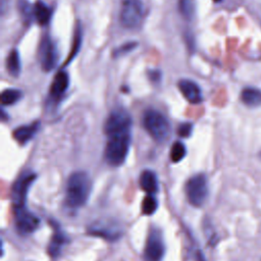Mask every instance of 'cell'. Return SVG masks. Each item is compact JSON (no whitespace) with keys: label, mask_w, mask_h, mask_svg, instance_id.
<instances>
[{"label":"cell","mask_w":261,"mask_h":261,"mask_svg":"<svg viewBox=\"0 0 261 261\" xmlns=\"http://www.w3.org/2000/svg\"><path fill=\"white\" fill-rule=\"evenodd\" d=\"M18 8L27 23L34 19V5H32L28 0H19Z\"/></svg>","instance_id":"24"},{"label":"cell","mask_w":261,"mask_h":261,"mask_svg":"<svg viewBox=\"0 0 261 261\" xmlns=\"http://www.w3.org/2000/svg\"><path fill=\"white\" fill-rule=\"evenodd\" d=\"M164 255V244L162 237L157 230H153L149 233L146 247H145V259L147 261H161Z\"/></svg>","instance_id":"10"},{"label":"cell","mask_w":261,"mask_h":261,"mask_svg":"<svg viewBox=\"0 0 261 261\" xmlns=\"http://www.w3.org/2000/svg\"><path fill=\"white\" fill-rule=\"evenodd\" d=\"M22 96L21 91L17 89H6L1 93V104L2 105H12L17 102Z\"/></svg>","instance_id":"21"},{"label":"cell","mask_w":261,"mask_h":261,"mask_svg":"<svg viewBox=\"0 0 261 261\" xmlns=\"http://www.w3.org/2000/svg\"><path fill=\"white\" fill-rule=\"evenodd\" d=\"M66 241H67V239H66L64 233H62L61 231H56L54 233V236L52 237L49 248H48V251H49L50 255L53 256V257L58 256L60 251H61L62 246L66 243Z\"/></svg>","instance_id":"18"},{"label":"cell","mask_w":261,"mask_h":261,"mask_svg":"<svg viewBox=\"0 0 261 261\" xmlns=\"http://www.w3.org/2000/svg\"><path fill=\"white\" fill-rule=\"evenodd\" d=\"M148 76L152 82H159L161 80V71L158 69H151L148 71Z\"/></svg>","instance_id":"27"},{"label":"cell","mask_w":261,"mask_h":261,"mask_svg":"<svg viewBox=\"0 0 261 261\" xmlns=\"http://www.w3.org/2000/svg\"><path fill=\"white\" fill-rule=\"evenodd\" d=\"M139 184L141 189L148 194L152 195L158 191V179L152 170L146 169L142 171L140 174Z\"/></svg>","instance_id":"14"},{"label":"cell","mask_w":261,"mask_h":261,"mask_svg":"<svg viewBox=\"0 0 261 261\" xmlns=\"http://www.w3.org/2000/svg\"><path fill=\"white\" fill-rule=\"evenodd\" d=\"M130 130L107 136L104 159L111 166L121 165L127 157L130 147Z\"/></svg>","instance_id":"2"},{"label":"cell","mask_w":261,"mask_h":261,"mask_svg":"<svg viewBox=\"0 0 261 261\" xmlns=\"http://www.w3.org/2000/svg\"><path fill=\"white\" fill-rule=\"evenodd\" d=\"M186 195L189 203L194 207L202 206L208 196V182L204 174H196L186 184Z\"/></svg>","instance_id":"4"},{"label":"cell","mask_w":261,"mask_h":261,"mask_svg":"<svg viewBox=\"0 0 261 261\" xmlns=\"http://www.w3.org/2000/svg\"><path fill=\"white\" fill-rule=\"evenodd\" d=\"M15 227L20 234H30L34 232L40 224L39 218L29 211L25 206L14 208Z\"/></svg>","instance_id":"9"},{"label":"cell","mask_w":261,"mask_h":261,"mask_svg":"<svg viewBox=\"0 0 261 261\" xmlns=\"http://www.w3.org/2000/svg\"><path fill=\"white\" fill-rule=\"evenodd\" d=\"M186 155H187L186 146L179 141L174 142L170 149V160L172 162L176 163V162H179L180 160H182Z\"/></svg>","instance_id":"22"},{"label":"cell","mask_w":261,"mask_h":261,"mask_svg":"<svg viewBox=\"0 0 261 261\" xmlns=\"http://www.w3.org/2000/svg\"><path fill=\"white\" fill-rule=\"evenodd\" d=\"M241 100L249 107L261 106V90L253 87H247L241 93Z\"/></svg>","instance_id":"16"},{"label":"cell","mask_w":261,"mask_h":261,"mask_svg":"<svg viewBox=\"0 0 261 261\" xmlns=\"http://www.w3.org/2000/svg\"><path fill=\"white\" fill-rule=\"evenodd\" d=\"M132 116L130 114L123 108H115L113 109L104 123V133L106 136L128 132L132 128Z\"/></svg>","instance_id":"6"},{"label":"cell","mask_w":261,"mask_h":261,"mask_svg":"<svg viewBox=\"0 0 261 261\" xmlns=\"http://www.w3.org/2000/svg\"><path fill=\"white\" fill-rule=\"evenodd\" d=\"M52 16V9L43 0H38L34 3V19L40 24H47Z\"/></svg>","instance_id":"15"},{"label":"cell","mask_w":261,"mask_h":261,"mask_svg":"<svg viewBox=\"0 0 261 261\" xmlns=\"http://www.w3.org/2000/svg\"><path fill=\"white\" fill-rule=\"evenodd\" d=\"M6 68L12 76H18L21 68L20 56L16 49L10 51L6 58Z\"/></svg>","instance_id":"17"},{"label":"cell","mask_w":261,"mask_h":261,"mask_svg":"<svg viewBox=\"0 0 261 261\" xmlns=\"http://www.w3.org/2000/svg\"><path fill=\"white\" fill-rule=\"evenodd\" d=\"M259 156H260V158H261V152H260V154H259Z\"/></svg>","instance_id":"29"},{"label":"cell","mask_w":261,"mask_h":261,"mask_svg":"<svg viewBox=\"0 0 261 261\" xmlns=\"http://www.w3.org/2000/svg\"><path fill=\"white\" fill-rule=\"evenodd\" d=\"M193 132V124L191 122H182L177 127V134L179 137L188 138Z\"/></svg>","instance_id":"26"},{"label":"cell","mask_w":261,"mask_h":261,"mask_svg":"<svg viewBox=\"0 0 261 261\" xmlns=\"http://www.w3.org/2000/svg\"><path fill=\"white\" fill-rule=\"evenodd\" d=\"M39 122L35 121L31 124H25V125H20L19 127L15 128L12 133L14 140H16L20 144H25L30 140L33 139V137L36 135V133L39 129Z\"/></svg>","instance_id":"13"},{"label":"cell","mask_w":261,"mask_h":261,"mask_svg":"<svg viewBox=\"0 0 261 261\" xmlns=\"http://www.w3.org/2000/svg\"><path fill=\"white\" fill-rule=\"evenodd\" d=\"M178 11L181 16L187 19L191 20L195 14V1L194 0H178L177 2Z\"/></svg>","instance_id":"20"},{"label":"cell","mask_w":261,"mask_h":261,"mask_svg":"<svg viewBox=\"0 0 261 261\" xmlns=\"http://www.w3.org/2000/svg\"><path fill=\"white\" fill-rule=\"evenodd\" d=\"M38 57L42 68L45 71L52 70L57 63V49L50 36L45 35L42 37L39 49Z\"/></svg>","instance_id":"8"},{"label":"cell","mask_w":261,"mask_h":261,"mask_svg":"<svg viewBox=\"0 0 261 261\" xmlns=\"http://www.w3.org/2000/svg\"><path fill=\"white\" fill-rule=\"evenodd\" d=\"M213 1H214V2H220L221 0H213Z\"/></svg>","instance_id":"28"},{"label":"cell","mask_w":261,"mask_h":261,"mask_svg":"<svg viewBox=\"0 0 261 261\" xmlns=\"http://www.w3.org/2000/svg\"><path fill=\"white\" fill-rule=\"evenodd\" d=\"M137 46H138V43H136V42H127V43L115 48V50L113 51V56L118 57L123 54H126V53L130 52L132 50H134Z\"/></svg>","instance_id":"25"},{"label":"cell","mask_w":261,"mask_h":261,"mask_svg":"<svg viewBox=\"0 0 261 261\" xmlns=\"http://www.w3.org/2000/svg\"><path fill=\"white\" fill-rule=\"evenodd\" d=\"M157 206V200L153 197V195L148 194L142 202V212L145 215H152L156 211Z\"/></svg>","instance_id":"23"},{"label":"cell","mask_w":261,"mask_h":261,"mask_svg":"<svg viewBox=\"0 0 261 261\" xmlns=\"http://www.w3.org/2000/svg\"><path fill=\"white\" fill-rule=\"evenodd\" d=\"M178 89L182 96L192 104H198L203 101L200 87L192 80L184 79L178 82Z\"/></svg>","instance_id":"11"},{"label":"cell","mask_w":261,"mask_h":261,"mask_svg":"<svg viewBox=\"0 0 261 261\" xmlns=\"http://www.w3.org/2000/svg\"><path fill=\"white\" fill-rule=\"evenodd\" d=\"M143 125L147 133L159 143L167 141L171 133L168 119L155 109H148L144 112Z\"/></svg>","instance_id":"3"},{"label":"cell","mask_w":261,"mask_h":261,"mask_svg":"<svg viewBox=\"0 0 261 261\" xmlns=\"http://www.w3.org/2000/svg\"><path fill=\"white\" fill-rule=\"evenodd\" d=\"M69 86V75L66 71L60 70L54 76L50 86V97L54 100L60 99Z\"/></svg>","instance_id":"12"},{"label":"cell","mask_w":261,"mask_h":261,"mask_svg":"<svg viewBox=\"0 0 261 261\" xmlns=\"http://www.w3.org/2000/svg\"><path fill=\"white\" fill-rule=\"evenodd\" d=\"M82 41H83V31H82V28L80 24H77L75 27V30H74V36H73V42H72V46H71V50H70V53L68 55V58L66 60V62L64 63L65 64H68L73 58L74 56L79 53L80 51V48L82 46Z\"/></svg>","instance_id":"19"},{"label":"cell","mask_w":261,"mask_h":261,"mask_svg":"<svg viewBox=\"0 0 261 261\" xmlns=\"http://www.w3.org/2000/svg\"><path fill=\"white\" fill-rule=\"evenodd\" d=\"M91 193V179L85 171H75L70 174L65 188V203L70 208L84 206Z\"/></svg>","instance_id":"1"},{"label":"cell","mask_w":261,"mask_h":261,"mask_svg":"<svg viewBox=\"0 0 261 261\" xmlns=\"http://www.w3.org/2000/svg\"><path fill=\"white\" fill-rule=\"evenodd\" d=\"M36 179V173L33 171H24L21 173L11 189V200L13 207L25 206V200L28 197L29 190Z\"/></svg>","instance_id":"7"},{"label":"cell","mask_w":261,"mask_h":261,"mask_svg":"<svg viewBox=\"0 0 261 261\" xmlns=\"http://www.w3.org/2000/svg\"><path fill=\"white\" fill-rule=\"evenodd\" d=\"M144 17L142 0H122L120 9V22L127 29H136Z\"/></svg>","instance_id":"5"}]
</instances>
